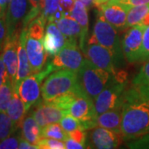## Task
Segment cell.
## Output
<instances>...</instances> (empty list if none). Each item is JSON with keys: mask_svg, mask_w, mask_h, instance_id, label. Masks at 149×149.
Segmentation results:
<instances>
[{"mask_svg": "<svg viewBox=\"0 0 149 149\" xmlns=\"http://www.w3.org/2000/svg\"><path fill=\"white\" fill-rule=\"evenodd\" d=\"M149 133V90L132 84L127 88L122 106L123 140L133 141Z\"/></svg>", "mask_w": 149, "mask_h": 149, "instance_id": "cell-1", "label": "cell"}, {"mask_svg": "<svg viewBox=\"0 0 149 149\" xmlns=\"http://www.w3.org/2000/svg\"><path fill=\"white\" fill-rule=\"evenodd\" d=\"M46 25L47 21L45 17L42 15H39L26 27V51L32 74L41 71L47 63L48 54L43 45Z\"/></svg>", "mask_w": 149, "mask_h": 149, "instance_id": "cell-2", "label": "cell"}, {"mask_svg": "<svg viewBox=\"0 0 149 149\" xmlns=\"http://www.w3.org/2000/svg\"><path fill=\"white\" fill-rule=\"evenodd\" d=\"M127 85L128 80L126 71L122 69L117 70L113 73L110 82L94 101L97 114L99 115L112 109H122Z\"/></svg>", "mask_w": 149, "mask_h": 149, "instance_id": "cell-3", "label": "cell"}, {"mask_svg": "<svg viewBox=\"0 0 149 149\" xmlns=\"http://www.w3.org/2000/svg\"><path fill=\"white\" fill-rule=\"evenodd\" d=\"M113 73L98 68L85 57V63L77 72L78 85L82 95L95 101L97 96L110 82Z\"/></svg>", "mask_w": 149, "mask_h": 149, "instance_id": "cell-4", "label": "cell"}, {"mask_svg": "<svg viewBox=\"0 0 149 149\" xmlns=\"http://www.w3.org/2000/svg\"><path fill=\"white\" fill-rule=\"evenodd\" d=\"M87 42H96L102 45L111 52L114 56L118 68L121 69L124 63V55L123 52L122 42L118 33V30L111 25L99 11L91 37Z\"/></svg>", "mask_w": 149, "mask_h": 149, "instance_id": "cell-5", "label": "cell"}, {"mask_svg": "<svg viewBox=\"0 0 149 149\" xmlns=\"http://www.w3.org/2000/svg\"><path fill=\"white\" fill-rule=\"evenodd\" d=\"M70 92L80 93L77 72L70 70H57L52 72L42 85V96L50 100Z\"/></svg>", "mask_w": 149, "mask_h": 149, "instance_id": "cell-6", "label": "cell"}, {"mask_svg": "<svg viewBox=\"0 0 149 149\" xmlns=\"http://www.w3.org/2000/svg\"><path fill=\"white\" fill-rule=\"evenodd\" d=\"M52 72H53L52 68L47 61L45 67L41 71L31 74L21 81L17 88H13L17 91L27 113L32 107L41 101L42 83L43 80H45Z\"/></svg>", "mask_w": 149, "mask_h": 149, "instance_id": "cell-7", "label": "cell"}, {"mask_svg": "<svg viewBox=\"0 0 149 149\" xmlns=\"http://www.w3.org/2000/svg\"><path fill=\"white\" fill-rule=\"evenodd\" d=\"M66 113L79 119L85 131L98 127V114L95 111L94 100L82 94H78L76 95L68 107Z\"/></svg>", "mask_w": 149, "mask_h": 149, "instance_id": "cell-8", "label": "cell"}, {"mask_svg": "<svg viewBox=\"0 0 149 149\" xmlns=\"http://www.w3.org/2000/svg\"><path fill=\"white\" fill-rule=\"evenodd\" d=\"M76 44L66 42L65 47L56 56L48 61L52 70H70L78 72L85 63V56Z\"/></svg>", "mask_w": 149, "mask_h": 149, "instance_id": "cell-9", "label": "cell"}, {"mask_svg": "<svg viewBox=\"0 0 149 149\" xmlns=\"http://www.w3.org/2000/svg\"><path fill=\"white\" fill-rule=\"evenodd\" d=\"M146 25L143 22L129 27L122 40L124 57L129 63L140 61L143 51V39Z\"/></svg>", "mask_w": 149, "mask_h": 149, "instance_id": "cell-10", "label": "cell"}, {"mask_svg": "<svg viewBox=\"0 0 149 149\" xmlns=\"http://www.w3.org/2000/svg\"><path fill=\"white\" fill-rule=\"evenodd\" d=\"M83 54L98 68L104 70L110 73H114L118 68L111 52L96 42H87Z\"/></svg>", "mask_w": 149, "mask_h": 149, "instance_id": "cell-11", "label": "cell"}, {"mask_svg": "<svg viewBox=\"0 0 149 149\" xmlns=\"http://www.w3.org/2000/svg\"><path fill=\"white\" fill-rule=\"evenodd\" d=\"M86 146L89 148L112 149L117 148L123 139L122 134L102 127L91 129L87 134Z\"/></svg>", "mask_w": 149, "mask_h": 149, "instance_id": "cell-12", "label": "cell"}, {"mask_svg": "<svg viewBox=\"0 0 149 149\" xmlns=\"http://www.w3.org/2000/svg\"><path fill=\"white\" fill-rule=\"evenodd\" d=\"M98 8L106 21L113 25L118 31L125 30L127 15L132 7L114 0H109L106 3L98 6Z\"/></svg>", "mask_w": 149, "mask_h": 149, "instance_id": "cell-13", "label": "cell"}, {"mask_svg": "<svg viewBox=\"0 0 149 149\" xmlns=\"http://www.w3.org/2000/svg\"><path fill=\"white\" fill-rule=\"evenodd\" d=\"M30 10L29 0H10L5 13L7 37L12 36L17 31L18 24L23 22Z\"/></svg>", "mask_w": 149, "mask_h": 149, "instance_id": "cell-14", "label": "cell"}, {"mask_svg": "<svg viewBox=\"0 0 149 149\" xmlns=\"http://www.w3.org/2000/svg\"><path fill=\"white\" fill-rule=\"evenodd\" d=\"M32 108L33 109L30 113L36 119L41 128L51 123H60L61 118L66 114L64 110L45 100H41Z\"/></svg>", "mask_w": 149, "mask_h": 149, "instance_id": "cell-15", "label": "cell"}, {"mask_svg": "<svg viewBox=\"0 0 149 149\" xmlns=\"http://www.w3.org/2000/svg\"><path fill=\"white\" fill-rule=\"evenodd\" d=\"M20 33L17 31L13 35L8 36L6 38L5 43L3 48V59L5 63L7 71L12 81V84L14 86L17 73V46Z\"/></svg>", "mask_w": 149, "mask_h": 149, "instance_id": "cell-16", "label": "cell"}, {"mask_svg": "<svg viewBox=\"0 0 149 149\" xmlns=\"http://www.w3.org/2000/svg\"><path fill=\"white\" fill-rule=\"evenodd\" d=\"M66 40L57 27L56 22L49 21L46 25L43 45L49 56H54L64 47Z\"/></svg>", "mask_w": 149, "mask_h": 149, "instance_id": "cell-17", "label": "cell"}, {"mask_svg": "<svg viewBox=\"0 0 149 149\" xmlns=\"http://www.w3.org/2000/svg\"><path fill=\"white\" fill-rule=\"evenodd\" d=\"M26 35H27V28L23 27L22 29L19 40H18V46H17V73L16 80L13 88H17L21 81L27 78L32 74L31 66L29 63V60L27 56V51H26Z\"/></svg>", "mask_w": 149, "mask_h": 149, "instance_id": "cell-18", "label": "cell"}, {"mask_svg": "<svg viewBox=\"0 0 149 149\" xmlns=\"http://www.w3.org/2000/svg\"><path fill=\"white\" fill-rule=\"evenodd\" d=\"M70 16L72 17L80 24L81 27V35L79 41V47L83 52L87 43L86 40L88 36V27H89V17H88L87 8L80 0H75L74 6L70 13Z\"/></svg>", "mask_w": 149, "mask_h": 149, "instance_id": "cell-19", "label": "cell"}, {"mask_svg": "<svg viewBox=\"0 0 149 149\" xmlns=\"http://www.w3.org/2000/svg\"><path fill=\"white\" fill-rule=\"evenodd\" d=\"M56 23L64 35L66 42L76 44L80 41L81 27L72 17L65 14L56 21Z\"/></svg>", "mask_w": 149, "mask_h": 149, "instance_id": "cell-20", "label": "cell"}, {"mask_svg": "<svg viewBox=\"0 0 149 149\" xmlns=\"http://www.w3.org/2000/svg\"><path fill=\"white\" fill-rule=\"evenodd\" d=\"M21 128L22 138L37 146L42 139V128L31 113L25 116L22 122Z\"/></svg>", "mask_w": 149, "mask_h": 149, "instance_id": "cell-21", "label": "cell"}, {"mask_svg": "<svg viewBox=\"0 0 149 149\" xmlns=\"http://www.w3.org/2000/svg\"><path fill=\"white\" fill-rule=\"evenodd\" d=\"M122 109H112L102 113L97 117L98 127L108 128L121 133Z\"/></svg>", "mask_w": 149, "mask_h": 149, "instance_id": "cell-22", "label": "cell"}, {"mask_svg": "<svg viewBox=\"0 0 149 149\" xmlns=\"http://www.w3.org/2000/svg\"><path fill=\"white\" fill-rule=\"evenodd\" d=\"M7 113L13 120V122L19 128L21 126L22 122L24 119L25 116L27 115V112L24 106L23 102L22 101L20 96L18 95L17 91L13 89V97L11 101L7 108Z\"/></svg>", "mask_w": 149, "mask_h": 149, "instance_id": "cell-23", "label": "cell"}, {"mask_svg": "<svg viewBox=\"0 0 149 149\" xmlns=\"http://www.w3.org/2000/svg\"><path fill=\"white\" fill-rule=\"evenodd\" d=\"M149 15V3L132 7L128 13L125 30L139 24Z\"/></svg>", "mask_w": 149, "mask_h": 149, "instance_id": "cell-24", "label": "cell"}, {"mask_svg": "<svg viewBox=\"0 0 149 149\" xmlns=\"http://www.w3.org/2000/svg\"><path fill=\"white\" fill-rule=\"evenodd\" d=\"M42 138L57 139L65 142L69 139V134L59 125L58 123H56L48 124L42 128Z\"/></svg>", "mask_w": 149, "mask_h": 149, "instance_id": "cell-25", "label": "cell"}, {"mask_svg": "<svg viewBox=\"0 0 149 149\" xmlns=\"http://www.w3.org/2000/svg\"><path fill=\"white\" fill-rule=\"evenodd\" d=\"M19 128L17 126L5 111L0 110V141L16 133Z\"/></svg>", "mask_w": 149, "mask_h": 149, "instance_id": "cell-26", "label": "cell"}, {"mask_svg": "<svg viewBox=\"0 0 149 149\" xmlns=\"http://www.w3.org/2000/svg\"><path fill=\"white\" fill-rule=\"evenodd\" d=\"M13 93V85L10 79L0 87V110L5 111L11 101Z\"/></svg>", "mask_w": 149, "mask_h": 149, "instance_id": "cell-27", "label": "cell"}, {"mask_svg": "<svg viewBox=\"0 0 149 149\" xmlns=\"http://www.w3.org/2000/svg\"><path fill=\"white\" fill-rule=\"evenodd\" d=\"M60 124L61 128L68 133L77 129H83L82 123L80 120L68 113H66L64 117L61 118V120L60 121Z\"/></svg>", "mask_w": 149, "mask_h": 149, "instance_id": "cell-28", "label": "cell"}, {"mask_svg": "<svg viewBox=\"0 0 149 149\" xmlns=\"http://www.w3.org/2000/svg\"><path fill=\"white\" fill-rule=\"evenodd\" d=\"M132 84L143 86L149 90V61H145L139 73L133 78Z\"/></svg>", "mask_w": 149, "mask_h": 149, "instance_id": "cell-29", "label": "cell"}, {"mask_svg": "<svg viewBox=\"0 0 149 149\" xmlns=\"http://www.w3.org/2000/svg\"><path fill=\"white\" fill-rule=\"evenodd\" d=\"M22 138V132L21 133H19L18 130H17L15 134L13 133L9 137L0 141V149L19 148V143Z\"/></svg>", "mask_w": 149, "mask_h": 149, "instance_id": "cell-30", "label": "cell"}, {"mask_svg": "<svg viewBox=\"0 0 149 149\" xmlns=\"http://www.w3.org/2000/svg\"><path fill=\"white\" fill-rule=\"evenodd\" d=\"M37 148L41 149H65V145L63 141L48 138H42L37 143Z\"/></svg>", "mask_w": 149, "mask_h": 149, "instance_id": "cell-31", "label": "cell"}, {"mask_svg": "<svg viewBox=\"0 0 149 149\" xmlns=\"http://www.w3.org/2000/svg\"><path fill=\"white\" fill-rule=\"evenodd\" d=\"M149 61V25H146L143 39V51L140 61Z\"/></svg>", "mask_w": 149, "mask_h": 149, "instance_id": "cell-32", "label": "cell"}, {"mask_svg": "<svg viewBox=\"0 0 149 149\" xmlns=\"http://www.w3.org/2000/svg\"><path fill=\"white\" fill-rule=\"evenodd\" d=\"M130 148H149V133L128 143Z\"/></svg>", "mask_w": 149, "mask_h": 149, "instance_id": "cell-33", "label": "cell"}, {"mask_svg": "<svg viewBox=\"0 0 149 149\" xmlns=\"http://www.w3.org/2000/svg\"><path fill=\"white\" fill-rule=\"evenodd\" d=\"M68 134H69V138L86 146L87 134H86V133H85V130H83V129H77V130H74L73 132H70Z\"/></svg>", "mask_w": 149, "mask_h": 149, "instance_id": "cell-34", "label": "cell"}, {"mask_svg": "<svg viewBox=\"0 0 149 149\" xmlns=\"http://www.w3.org/2000/svg\"><path fill=\"white\" fill-rule=\"evenodd\" d=\"M9 79V76L7 71L5 63L3 61L2 53H0V87Z\"/></svg>", "mask_w": 149, "mask_h": 149, "instance_id": "cell-35", "label": "cell"}, {"mask_svg": "<svg viewBox=\"0 0 149 149\" xmlns=\"http://www.w3.org/2000/svg\"><path fill=\"white\" fill-rule=\"evenodd\" d=\"M7 38V28L4 19L0 18V53L3 50Z\"/></svg>", "mask_w": 149, "mask_h": 149, "instance_id": "cell-36", "label": "cell"}, {"mask_svg": "<svg viewBox=\"0 0 149 149\" xmlns=\"http://www.w3.org/2000/svg\"><path fill=\"white\" fill-rule=\"evenodd\" d=\"M65 148L67 149H84L87 148L84 144L76 142L70 138L65 141Z\"/></svg>", "mask_w": 149, "mask_h": 149, "instance_id": "cell-37", "label": "cell"}, {"mask_svg": "<svg viewBox=\"0 0 149 149\" xmlns=\"http://www.w3.org/2000/svg\"><path fill=\"white\" fill-rule=\"evenodd\" d=\"M116 2L121 3L123 4L130 6V7H134V6L143 5L146 3H149V0H114Z\"/></svg>", "mask_w": 149, "mask_h": 149, "instance_id": "cell-38", "label": "cell"}, {"mask_svg": "<svg viewBox=\"0 0 149 149\" xmlns=\"http://www.w3.org/2000/svg\"><path fill=\"white\" fill-rule=\"evenodd\" d=\"M19 148L21 149H38L36 145H33L31 143H29L26 139L22 138L19 143Z\"/></svg>", "mask_w": 149, "mask_h": 149, "instance_id": "cell-39", "label": "cell"}, {"mask_svg": "<svg viewBox=\"0 0 149 149\" xmlns=\"http://www.w3.org/2000/svg\"><path fill=\"white\" fill-rule=\"evenodd\" d=\"M8 7V3L6 0H0V18L4 19L5 13Z\"/></svg>", "mask_w": 149, "mask_h": 149, "instance_id": "cell-40", "label": "cell"}, {"mask_svg": "<svg viewBox=\"0 0 149 149\" xmlns=\"http://www.w3.org/2000/svg\"><path fill=\"white\" fill-rule=\"evenodd\" d=\"M108 1H109V0H94V4L98 7V6L101 5L103 3H106Z\"/></svg>", "mask_w": 149, "mask_h": 149, "instance_id": "cell-41", "label": "cell"}, {"mask_svg": "<svg viewBox=\"0 0 149 149\" xmlns=\"http://www.w3.org/2000/svg\"><path fill=\"white\" fill-rule=\"evenodd\" d=\"M7 1V3H8H8H9V2H10V0H6Z\"/></svg>", "mask_w": 149, "mask_h": 149, "instance_id": "cell-42", "label": "cell"}, {"mask_svg": "<svg viewBox=\"0 0 149 149\" xmlns=\"http://www.w3.org/2000/svg\"><path fill=\"white\" fill-rule=\"evenodd\" d=\"M47 1H50V0H44V5H45V3L47 2Z\"/></svg>", "mask_w": 149, "mask_h": 149, "instance_id": "cell-43", "label": "cell"}]
</instances>
